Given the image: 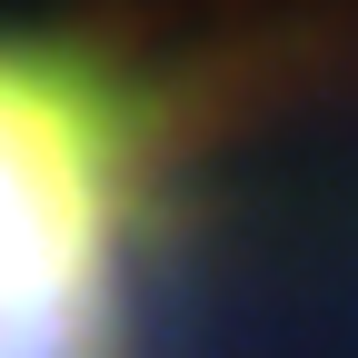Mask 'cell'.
Listing matches in <instances>:
<instances>
[{"mask_svg": "<svg viewBox=\"0 0 358 358\" xmlns=\"http://www.w3.org/2000/svg\"><path fill=\"white\" fill-rule=\"evenodd\" d=\"M159 129L80 40H0V358H140Z\"/></svg>", "mask_w": 358, "mask_h": 358, "instance_id": "6da1fadb", "label": "cell"}]
</instances>
